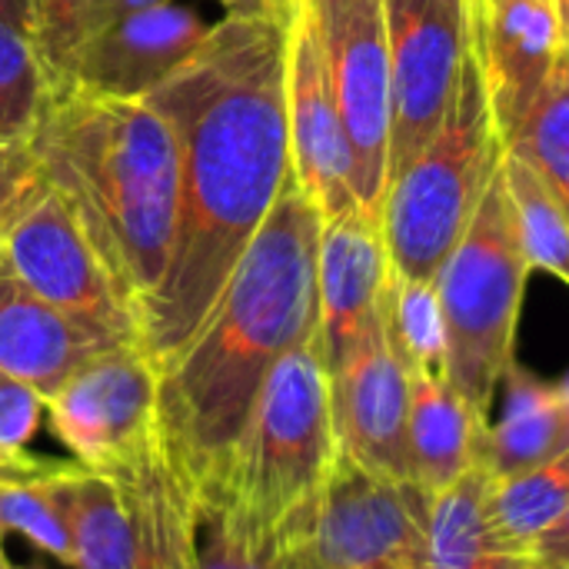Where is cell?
<instances>
[{
  "label": "cell",
  "mask_w": 569,
  "mask_h": 569,
  "mask_svg": "<svg viewBox=\"0 0 569 569\" xmlns=\"http://www.w3.org/2000/svg\"><path fill=\"white\" fill-rule=\"evenodd\" d=\"M53 493L70 537V569H130L133 530L117 477L57 463Z\"/></svg>",
  "instance_id": "obj_22"
},
{
  "label": "cell",
  "mask_w": 569,
  "mask_h": 569,
  "mask_svg": "<svg viewBox=\"0 0 569 569\" xmlns=\"http://www.w3.org/2000/svg\"><path fill=\"white\" fill-rule=\"evenodd\" d=\"M273 3H277V7H280V10H290V7H293V3H297V0H273Z\"/></svg>",
  "instance_id": "obj_41"
},
{
  "label": "cell",
  "mask_w": 569,
  "mask_h": 569,
  "mask_svg": "<svg viewBox=\"0 0 569 569\" xmlns=\"http://www.w3.org/2000/svg\"><path fill=\"white\" fill-rule=\"evenodd\" d=\"M290 10H237L143 100L180 163L167 273L140 313V350L163 370L200 330L293 173L287 127Z\"/></svg>",
  "instance_id": "obj_1"
},
{
  "label": "cell",
  "mask_w": 569,
  "mask_h": 569,
  "mask_svg": "<svg viewBox=\"0 0 569 569\" xmlns=\"http://www.w3.org/2000/svg\"><path fill=\"white\" fill-rule=\"evenodd\" d=\"M377 569H400V567H377Z\"/></svg>",
  "instance_id": "obj_44"
},
{
  "label": "cell",
  "mask_w": 569,
  "mask_h": 569,
  "mask_svg": "<svg viewBox=\"0 0 569 569\" xmlns=\"http://www.w3.org/2000/svg\"><path fill=\"white\" fill-rule=\"evenodd\" d=\"M567 507L569 450L490 483V517L500 537L527 557H533L537 540L567 513Z\"/></svg>",
  "instance_id": "obj_23"
},
{
  "label": "cell",
  "mask_w": 569,
  "mask_h": 569,
  "mask_svg": "<svg viewBox=\"0 0 569 569\" xmlns=\"http://www.w3.org/2000/svg\"><path fill=\"white\" fill-rule=\"evenodd\" d=\"M0 260L20 287L63 310L100 340L140 347L130 303L47 183L0 223Z\"/></svg>",
  "instance_id": "obj_7"
},
{
  "label": "cell",
  "mask_w": 569,
  "mask_h": 569,
  "mask_svg": "<svg viewBox=\"0 0 569 569\" xmlns=\"http://www.w3.org/2000/svg\"><path fill=\"white\" fill-rule=\"evenodd\" d=\"M47 420L73 463L117 477L160 427V370L137 343L107 347L47 400Z\"/></svg>",
  "instance_id": "obj_8"
},
{
  "label": "cell",
  "mask_w": 569,
  "mask_h": 569,
  "mask_svg": "<svg viewBox=\"0 0 569 569\" xmlns=\"http://www.w3.org/2000/svg\"><path fill=\"white\" fill-rule=\"evenodd\" d=\"M553 3H557L560 27H563V40H567V50H569V0H553Z\"/></svg>",
  "instance_id": "obj_38"
},
{
  "label": "cell",
  "mask_w": 569,
  "mask_h": 569,
  "mask_svg": "<svg viewBox=\"0 0 569 569\" xmlns=\"http://www.w3.org/2000/svg\"><path fill=\"white\" fill-rule=\"evenodd\" d=\"M287 127L293 180L313 200L323 220H333L357 203L353 150L333 93L323 40L310 0H297L287 33Z\"/></svg>",
  "instance_id": "obj_13"
},
{
  "label": "cell",
  "mask_w": 569,
  "mask_h": 569,
  "mask_svg": "<svg viewBox=\"0 0 569 569\" xmlns=\"http://www.w3.org/2000/svg\"><path fill=\"white\" fill-rule=\"evenodd\" d=\"M527 273L530 263L517 237L507 183L497 173L470 230L433 280L447 323V380L487 420L493 393L513 363Z\"/></svg>",
  "instance_id": "obj_6"
},
{
  "label": "cell",
  "mask_w": 569,
  "mask_h": 569,
  "mask_svg": "<svg viewBox=\"0 0 569 569\" xmlns=\"http://www.w3.org/2000/svg\"><path fill=\"white\" fill-rule=\"evenodd\" d=\"M43 420L47 400L33 387L0 373V450L7 457H27V447L40 433Z\"/></svg>",
  "instance_id": "obj_31"
},
{
  "label": "cell",
  "mask_w": 569,
  "mask_h": 569,
  "mask_svg": "<svg viewBox=\"0 0 569 569\" xmlns=\"http://www.w3.org/2000/svg\"><path fill=\"white\" fill-rule=\"evenodd\" d=\"M43 187L40 167L27 143H0V223Z\"/></svg>",
  "instance_id": "obj_32"
},
{
  "label": "cell",
  "mask_w": 569,
  "mask_h": 569,
  "mask_svg": "<svg viewBox=\"0 0 569 569\" xmlns=\"http://www.w3.org/2000/svg\"><path fill=\"white\" fill-rule=\"evenodd\" d=\"M87 0H30V33L53 90L67 83L77 47L83 43Z\"/></svg>",
  "instance_id": "obj_30"
},
{
  "label": "cell",
  "mask_w": 569,
  "mask_h": 569,
  "mask_svg": "<svg viewBox=\"0 0 569 569\" xmlns=\"http://www.w3.org/2000/svg\"><path fill=\"white\" fill-rule=\"evenodd\" d=\"M227 13L217 0H163L133 10L83 37L67 83L93 97L143 100L207 43Z\"/></svg>",
  "instance_id": "obj_12"
},
{
  "label": "cell",
  "mask_w": 569,
  "mask_h": 569,
  "mask_svg": "<svg viewBox=\"0 0 569 569\" xmlns=\"http://www.w3.org/2000/svg\"><path fill=\"white\" fill-rule=\"evenodd\" d=\"M527 569H560V567H553V563H547V560H537V557H530Z\"/></svg>",
  "instance_id": "obj_40"
},
{
  "label": "cell",
  "mask_w": 569,
  "mask_h": 569,
  "mask_svg": "<svg viewBox=\"0 0 569 569\" xmlns=\"http://www.w3.org/2000/svg\"><path fill=\"white\" fill-rule=\"evenodd\" d=\"M557 390H560V400H563V413H567V423H569V373L557 383Z\"/></svg>",
  "instance_id": "obj_39"
},
{
  "label": "cell",
  "mask_w": 569,
  "mask_h": 569,
  "mask_svg": "<svg viewBox=\"0 0 569 569\" xmlns=\"http://www.w3.org/2000/svg\"><path fill=\"white\" fill-rule=\"evenodd\" d=\"M0 273H3V260H0Z\"/></svg>",
  "instance_id": "obj_45"
},
{
  "label": "cell",
  "mask_w": 569,
  "mask_h": 569,
  "mask_svg": "<svg viewBox=\"0 0 569 569\" xmlns=\"http://www.w3.org/2000/svg\"><path fill=\"white\" fill-rule=\"evenodd\" d=\"M560 197L569 213V50H563L543 97L507 143Z\"/></svg>",
  "instance_id": "obj_28"
},
{
  "label": "cell",
  "mask_w": 569,
  "mask_h": 569,
  "mask_svg": "<svg viewBox=\"0 0 569 569\" xmlns=\"http://www.w3.org/2000/svg\"><path fill=\"white\" fill-rule=\"evenodd\" d=\"M380 313H383L387 340L410 377L417 373L447 377V323H443L437 283L410 280L393 270Z\"/></svg>",
  "instance_id": "obj_25"
},
{
  "label": "cell",
  "mask_w": 569,
  "mask_h": 569,
  "mask_svg": "<svg viewBox=\"0 0 569 569\" xmlns=\"http://www.w3.org/2000/svg\"><path fill=\"white\" fill-rule=\"evenodd\" d=\"M133 530L130 569H197L200 493L163 427L143 453L117 473Z\"/></svg>",
  "instance_id": "obj_17"
},
{
  "label": "cell",
  "mask_w": 569,
  "mask_h": 569,
  "mask_svg": "<svg viewBox=\"0 0 569 569\" xmlns=\"http://www.w3.org/2000/svg\"><path fill=\"white\" fill-rule=\"evenodd\" d=\"M0 20L30 33V0H0Z\"/></svg>",
  "instance_id": "obj_35"
},
{
  "label": "cell",
  "mask_w": 569,
  "mask_h": 569,
  "mask_svg": "<svg viewBox=\"0 0 569 569\" xmlns=\"http://www.w3.org/2000/svg\"><path fill=\"white\" fill-rule=\"evenodd\" d=\"M390 273L393 263L387 250L383 213L353 207L333 220H323L317 247V343L327 373L347 360V353L377 320Z\"/></svg>",
  "instance_id": "obj_16"
},
{
  "label": "cell",
  "mask_w": 569,
  "mask_h": 569,
  "mask_svg": "<svg viewBox=\"0 0 569 569\" xmlns=\"http://www.w3.org/2000/svg\"><path fill=\"white\" fill-rule=\"evenodd\" d=\"M217 3H223L230 13H237V10H280L273 0H217ZM293 10V7H290Z\"/></svg>",
  "instance_id": "obj_36"
},
{
  "label": "cell",
  "mask_w": 569,
  "mask_h": 569,
  "mask_svg": "<svg viewBox=\"0 0 569 569\" xmlns=\"http://www.w3.org/2000/svg\"><path fill=\"white\" fill-rule=\"evenodd\" d=\"M507 197L513 207L517 237L530 270H547L569 287V213L550 183L517 153L500 163Z\"/></svg>",
  "instance_id": "obj_24"
},
{
  "label": "cell",
  "mask_w": 569,
  "mask_h": 569,
  "mask_svg": "<svg viewBox=\"0 0 569 569\" xmlns=\"http://www.w3.org/2000/svg\"><path fill=\"white\" fill-rule=\"evenodd\" d=\"M197 569H320L310 537L267 540L240 523L223 503L200 497Z\"/></svg>",
  "instance_id": "obj_26"
},
{
  "label": "cell",
  "mask_w": 569,
  "mask_h": 569,
  "mask_svg": "<svg viewBox=\"0 0 569 569\" xmlns=\"http://www.w3.org/2000/svg\"><path fill=\"white\" fill-rule=\"evenodd\" d=\"M490 470L480 463L430 497L427 569H527L530 557L513 550L490 517Z\"/></svg>",
  "instance_id": "obj_20"
},
{
  "label": "cell",
  "mask_w": 569,
  "mask_h": 569,
  "mask_svg": "<svg viewBox=\"0 0 569 569\" xmlns=\"http://www.w3.org/2000/svg\"><path fill=\"white\" fill-rule=\"evenodd\" d=\"M120 347L100 340L93 330L67 317L63 310L43 303L27 287H20L7 267L0 273V373L33 387L50 400L73 370H80L93 353Z\"/></svg>",
  "instance_id": "obj_18"
},
{
  "label": "cell",
  "mask_w": 569,
  "mask_h": 569,
  "mask_svg": "<svg viewBox=\"0 0 569 569\" xmlns=\"http://www.w3.org/2000/svg\"><path fill=\"white\" fill-rule=\"evenodd\" d=\"M430 497L407 480L383 477L340 453L313 517L320 569H427Z\"/></svg>",
  "instance_id": "obj_11"
},
{
  "label": "cell",
  "mask_w": 569,
  "mask_h": 569,
  "mask_svg": "<svg viewBox=\"0 0 569 569\" xmlns=\"http://www.w3.org/2000/svg\"><path fill=\"white\" fill-rule=\"evenodd\" d=\"M503 153L507 147L470 47L447 120L387 187L383 233L400 277L437 280L500 173Z\"/></svg>",
  "instance_id": "obj_5"
},
{
  "label": "cell",
  "mask_w": 569,
  "mask_h": 569,
  "mask_svg": "<svg viewBox=\"0 0 569 569\" xmlns=\"http://www.w3.org/2000/svg\"><path fill=\"white\" fill-rule=\"evenodd\" d=\"M153 3H163V0H87V7H83V37H90L93 30L127 17L133 10L153 7Z\"/></svg>",
  "instance_id": "obj_33"
},
{
  "label": "cell",
  "mask_w": 569,
  "mask_h": 569,
  "mask_svg": "<svg viewBox=\"0 0 569 569\" xmlns=\"http://www.w3.org/2000/svg\"><path fill=\"white\" fill-rule=\"evenodd\" d=\"M0 569H33V567H17V563H10V560H3V567Z\"/></svg>",
  "instance_id": "obj_42"
},
{
  "label": "cell",
  "mask_w": 569,
  "mask_h": 569,
  "mask_svg": "<svg viewBox=\"0 0 569 569\" xmlns=\"http://www.w3.org/2000/svg\"><path fill=\"white\" fill-rule=\"evenodd\" d=\"M53 467L33 460L17 470H0V537L13 533L70 567V537L53 493Z\"/></svg>",
  "instance_id": "obj_27"
},
{
  "label": "cell",
  "mask_w": 569,
  "mask_h": 569,
  "mask_svg": "<svg viewBox=\"0 0 569 569\" xmlns=\"http://www.w3.org/2000/svg\"><path fill=\"white\" fill-rule=\"evenodd\" d=\"M337 457L330 373L313 337L270 370L217 480L200 497L223 503L267 540H303L313 533Z\"/></svg>",
  "instance_id": "obj_4"
},
{
  "label": "cell",
  "mask_w": 569,
  "mask_h": 569,
  "mask_svg": "<svg viewBox=\"0 0 569 569\" xmlns=\"http://www.w3.org/2000/svg\"><path fill=\"white\" fill-rule=\"evenodd\" d=\"M490 420L480 417L447 377L417 373L410 377V477L427 493L437 497L463 473L483 463Z\"/></svg>",
  "instance_id": "obj_19"
},
{
  "label": "cell",
  "mask_w": 569,
  "mask_h": 569,
  "mask_svg": "<svg viewBox=\"0 0 569 569\" xmlns=\"http://www.w3.org/2000/svg\"><path fill=\"white\" fill-rule=\"evenodd\" d=\"M27 463H33V457H7L0 450V470H17V467H27Z\"/></svg>",
  "instance_id": "obj_37"
},
{
  "label": "cell",
  "mask_w": 569,
  "mask_h": 569,
  "mask_svg": "<svg viewBox=\"0 0 569 569\" xmlns=\"http://www.w3.org/2000/svg\"><path fill=\"white\" fill-rule=\"evenodd\" d=\"M3 560H7V557H3V537H0V567H3Z\"/></svg>",
  "instance_id": "obj_43"
},
{
  "label": "cell",
  "mask_w": 569,
  "mask_h": 569,
  "mask_svg": "<svg viewBox=\"0 0 569 569\" xmlns=\"http://www.w3.org/2000/svg\"><path fill=\"white\" fill-rule=\"evenodd\" d=\"M533 557H537V560H547V563H553V567L569 569V507L567 513L537 540Z\"/></svg>",
  "instance_id": "obj_34"
},
{
  "label": "cell",
  "mask_w": 569,
  "mask_h": 569,
  "mask_svg": "<svg viewBox=\"0 0 569 569\" xmlns=\"http://www.w3.org/2000/svg\"><path fill=\"white\" fill-rule=\"evenodd\" d=\"M470 47L503 147L543 97L563 50L553 0H470Z\"/></svg>",
  "instance_id": "obj_14"
},
{
  "label": "cell",
  "mask_w": 569,
  "mask_h": 569,
  "mask_svg": "<svg viewBox=\"0 0 569 569\" xmlns=\"http://www.w3.org/2000/svg\"><path fill=\"white\" fill-rule=\"evenodd\" d=\"M50 93L53 83L33 37L0 20V143H27Z\"/></svg>",
  "instance_id": "obj_29"
},
{
  "label": "cell",
  "mask_w": 569,
  "mask_h": 569,
  "mask_svg": "<svg viewBox=\"0 0 569 569\" xmlns=\"http://www.w3.org/2000/svg\"><path fill=\"white\" fill-rule=\"evenodd\" d=\"M320 230V210L290 173L213 310L160 370V427L197 493L217 480L270 370L317 337Z\"/></svg>",
  "instance_id": "obj_2"
},
{
  "label": "cell",
  "mask_w": 569,
  "mask_h": 569,
  "mask_svg": "<svg viewBox=\"0 0 569 569\" xmlns=\"http://www.w3.org/2000/svg\"><path fill=\"white\" fill-rule=\"evenodd\" d=\"M503 407L487 427L483 467L493 480L530 470L569 450V423L557 383L540 380L517 360L503 373Z\"/></svg>",
  "instance_id": "obj_21"
},
{
  "label": "cell",
  "mask_w": 569,
  "mask_h": 569,
  "mask_svg": "<svg viewBox=\"0 0 569 569\" xmlns=\"http://www.w3.org/2000/svg\"><path fill=\"white\" fill-rule=\"evenodd\" d=\"M353 150V193L383 213L390 157V40L383 0H310Z\"/></svg>",
  "instance_id": "obj_10"
},
{
  "label": "cell",
  "mask_w": 569,
  "mask_h": 569,
  "mask_svg": "<svg viewBox=\"0 0 569 569\" xmlns=\"http://www.w3.org/2000/svg\"><path fill=\"white\" fill-rule=\"evenodd\" d=\"M390 40L387 187L450 113L470 50V0H383Z\"/></svg>",
  "instance_id": "obj_9"
},
{
  "label": "cell",
  "mask_w": 569,
  "mask_h": 569,
  "mask_svg": "<svg viewBox=\"0 0 569 569\" xmlns=\"http://www.w3.org/2000/svg\"><path fill=\"white\" fill-rule=\"evenodd\" d=\"M330 403L340 453L383 477L413 483L407 447L410 373L387 340L383 313L330 373Z\"/></svg>",
  "instance_id": "obj_15"
},
{
  "label": "cell",
  "mask_w": 569,
  "mask_h": 569,
  "mask_svg": "<svg viewBox=\"0 0 569 569\" xmlns=\"http://www.w3.org/2000/svg\"><path fill=\"white\" fill-rule=\"evenodd\" d=\"M110 280L140 313L157 293L177 233L180 163L170 123L147 100L57 87L27 140Z\"/></svg>",
  "instance_id": "obj_3"
}]
</instances>
